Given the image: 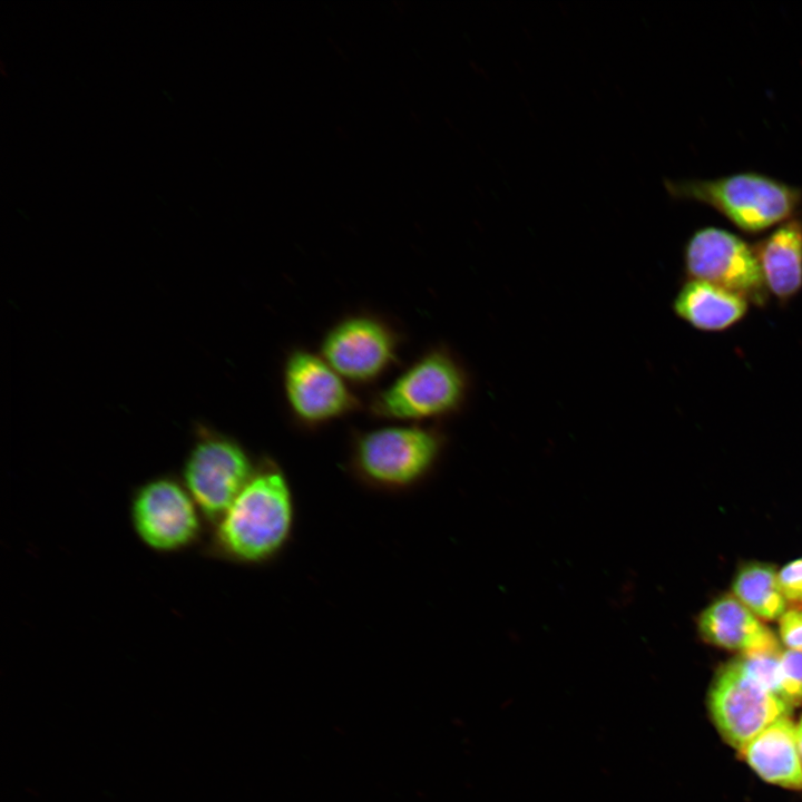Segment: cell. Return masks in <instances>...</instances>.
<instances>
[{"mask_svg": "<svg viewBox=\"0 0 802 802\" xmlns=\"http://www.w3.org/2000/svg\"><path fill=\"white\" fill-rule=\"evenodd\" d=\"M740 754L766 782L788 789H802V762L795 725L789 716L769 725Z\"/></svg>", "mask_w": 802, "mask_h": 802, "instance_id": "obj_14", "label": "cell"}, {"mask_svg": "<svg viewBox=\"0 0 802 802\" xmlns=\"http://www.w3.org/2000/svg\"><path fill=\"white\" fill-rule=\"evenodd\" d=\"M770 296L791 302L802 290V211L753 244Z\"/></svg>", "mask_w": 802, "mask_h": 802, "instance_id": "obj_11", "label": "cell"}, {"mask_svg": "<svg viewBox=\"0 0 802 802\" xmlns=\"http://www.w3.org/2000/svg\"><path fill=\"white\" fill-rule=\"evenodd\" d=\"M780 588L786 603L802 607V558L788 563L777 573Z\"/></svg>", "mask_w": 802, "mask_h": 802, "instance_id": "obj_18", "label": "cell"}, {"mask_svg": "<svg viewBox=\"0 0 802 802\" xmlns=\"http://www.w3.org/2000/svg\"><path fill=\"white\" fill-rule=\"evenodd\" d=\"M686 278L702 280L764 307L770 302L753 247L740 235L718 226L695 229L683 247Z\"/></svg>", "mask_w": 802, "mask_h": 802, "instance_id": "obj_7", "label": "cell"}, {"mask_svg": "<svg viewBox=\"0 0 802 802\" xmlns=\"http://www.w3.org/2000/svg\"><path fill=\"white\" fill-rule=\"evenodd\" d=\"M750 302L741 295L702 280L686 278L672 309L677 317L703 332H723L740 323Z\"/></svg>", "mask_w": 802, "mask_h": 802, "instance_id": "obj_13", "label": "cell"}, {"mask_svg": "<svg viewBox=\"0 0 802 802\" xmlns=\"http://www.w3.org/2000/svg\"><path fill=\"white\" fill-rule=\"evenodd\" d=\"M470 392L471 379L462 361L446 345H434L373 392L365 408L374 419L427 423L459 413Z\"/></svg>", "mask_w": 802, "mask_h": 802, "instance_id": "obj_3", "label": "cell"}, {"mask_svg": "<svg viewBox=\"0 0 802 802\" xmlns=\"http://www.w3.org/2000/svg\"><path fill=\"white\" fill-rule=\"evenodd\" d=\"M781 671V698L789 705L798 704L802 700V652H782Z\"/></svg>", "mask_w": 802, "mask_h": 802, "instance_id": "obj_17", "label": "cell"}, {"mask_svg": "<svg viewBox=\"0 0 802 802\" xmlns=\"http://www.w3.org/2000/svg\"><path fill=\"white\" fill-rule=\"evenodd\" d=\"M732 589L743 605L764 620L776 619L785 613L788 603L780 588L777 573L770 564L753 561L741 566Z\"/></svg>", "mask_w": 802, "mask_h": 802, "instance_id": "obj_15", "label": "cell"}, {"mask_svg": "<svg viewBox=\"0 0 802 802\" xmlns=\"http://www.w3.org/2000/svg\"><path fill=\"white\" fill-rule=\"evenodd\" d=\"M795 734H796V743H798V750L802 762V716L795 725Z\"/></svg>", "mask_w": 802, "mask_h": 802, "instance_id": "obj_20", "label": "cell"}, {"mask_svg": "<svg viewBox=\"0 0 802 802\" xmlns=\"http://www.w3.org/2000/svg\"><path fill=\"white\" fill-rule=\"evenodd\" d=\"M282 387L294 423L304 430H317L362 408L349 383L319 352L306 348L287 352Z\"/></svg>", "mask_w": 802, "mask_h": 802, "instance_id": "obj_6", "label": "cell"}, {"mask_svg": "<svg viewBox=\"0 0 802 802\" xmlns=\"http://www.w3.org/2000/svg\"><path fill=\"white\" fill-rule=\"evenodd\" d=\"M668 195L711 207L739 231L767 233L802 211V187L744 170L715 178L663 180Z\"/></svg>", "mask_w": 802, "mask_h": 802, "instance_id": "obj_4", "label": "cell"}, {"mask_svg": "<svg viewBox=\"0 0 802 802\" xmlns=\"http://www.w3.org/2000/svg\"><path fill=\"white\" fill-rule=\"evenodd\" d=\"M708 707L723 739L739 751L790 712L786 702L754 681L736 659L715 675Z\"/></svg>", "mask_w": 802, "mask_h": 802, "instance_id": "obj_9", "label": "cell"}, {"mask_svg": "<svg viewBox=\"0 0 802 802\" xmlns=\"http://www.w3.org/2000/svg\"><path fill=\"white\" fill-rule=\"evenodd\" d=\"M133 528L157 552H175L194 545L204 518L183 482L158 477L139 486L130 500Z\"/></svg>", "mask_w": 802, "mask_h": 802, "instance_id": "obj_8", "label": "cell"}, {"mask_svg": "<svg viewBox=\"0 0 802 802\" xmlns=\"http://www.w3.org/2000/svg\"><path fill=\"white\" fill-rule=\"evenodd\" d=\"M781 653L779 648L754 651L743 653L736 659L754 681L780 698L782 686Z\"/></svg>", "mask_w": 802, "mask_h": 802, "instance_id": "obj_16", "label": "cell"}, {"mask_svg": "<svg viewBox=\"0 0 802 802\" xmlns=\"http://www.w3.org/2000/svg\"><path fill=\"white\" fill-rule=\"evenodd\" d=\"M446 446L447 437L436 423H400L354 431L346 467L368 489L403 492L430 477Z\"/></svg>", "mask_w": 802, "mask_h": 802, "instance_id": "obj_2", "label": "cell"}, {"mask_svg": "<svg viewBox=\"0 0 802 802\" xmlns=\"http://www.w3.org/2000/svg\"><path fill=\"white\" fill-rule=\"evenodd\" d=\"M295 518V499L285 471L274 459L263 457L246 486L212 527L206 551L238 565H266L288 546Z\"/></svg>", "mask_w": 802, "mask_h": 802, "instance_id": "obj_1", "label": "cell"}, {"mask_svg": "<svg viewBox=\"0 0 802 802\" xmlns=\"http://www.w3.org/2000/svg\"><path fill=\"white\" fill-rule=\"evenodd\" d=\"M403 340L401 330L384 315L358 311L325 331L319 353L349 384L369 385L399 363Z\"/></svg>", "mask_w": 802, "mask_h": 802, "instance_id": "obj_5", "label": "cell"}, {"mask_svg": "<svg viewBox=\"0 0 802 802\" xmlns=\"http://www.w3.org/2000/svg\"><path fill=\"white\" fill-rule=\"evenodd\" d=\"M697 627L706 642L725 649L747 653L779 648L773 633L734 595H723L707 606Z\"/></svg>", "mask_w": 802, "mask_h": 802, "instance_id": "obj_12", "label": "cell"}, {"mask_svg": "<svg viewBox=\"0 0 802 802\" xmlns=\"http://www.w3.org/2000/svg\"><path fill=\"white\" fill-rule=\"evenodd\" d=\"M245 449L225 437H207L187 457L183 483L211 528L223 517L253 476Z\"/></svg>", "mask_w": 802, "mask_h": 802, "instance_id": "obj_10", "label": "cell"}, {"mask_svg": "<svg viewBox=\"0 0 802 802\" xmlns=\"http://www.w3.org/2000/svg\"><path fill=\"white\" fill-rule=\"evenodd\" d=\"M780 636L790 649L802 652V608L788 610L780 617Z\"/></svg>", "mask_w": 802, "mask_h": 802, "instance_id": "obj_19", "label": "cell"}]
</instances>
